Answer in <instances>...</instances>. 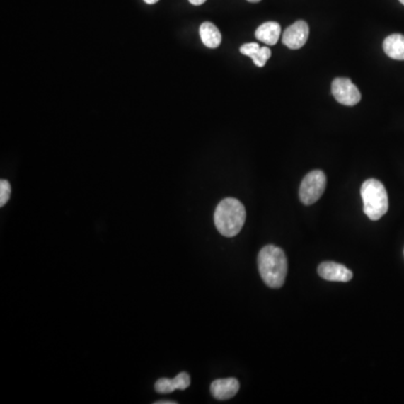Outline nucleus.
Instances as JSON below:
<instances>
[{"label":"nucleus","mask_w":404,"mask_h":404,"mask_svg":"<svg viewBox=\"0 0 404 404\" xmlns=\"http://www.w3.org/2000/svg\"><path fill=\"white\" fill-rule=\"evenodd\" d=\"M258 270L267 287L279 289L284 284L288 273V260L279 247L267 245L260 250L258 258Z\"/></svg>","instance_id":"obj_1"},{"label":"nucleus","mask_w":404,"mask_h":404,"mask_svg":"<svg viewBox=\"0 0 404 404\" xmlns=\"http://www.w3.org/2000/svg\"><path fill=\"white\" fill-rule=\"evenodd\" d=\"M214 225L223 236L233 237L242 231L246 220V209L241 201L226 198L214 210Z\"/></svg>","instance_id":"obj_2"},{"label":"nucleus","mask_w":404,"mask_h":404,"mask_svg":"<svg viewBox=\"0 0 404 404\" xmlns=\"http://www.w3.org/2000/svg\"><path fill=\"white\" fill-rule=\"evenodd\" d=\"M364 212L371 220H379L388 212V197L386 187L376 179L364 182L361 189Z\"/></svg>","instance_id":"obj_3"},{"label":"nucleus","mask_w":404,"mask_h":404,"mask_svg":"<svg viewBox=\"0 0 404 404\" xmlns=\"http://www.w3.org/2000/svg\"><path fill=\"white\" fill-rule=\"evenodd\" d=\"M327 185L325 174L321 170H315L308 173L302 180L299 197L302 204L310 206L317 202L323 197Z\"/></svg>","instance_id":"obj_4"},{"label":"nucleus","mask_w":404,"mask_h":404,"mask_svg":"<svg viewBox=\"0 0 404 404\" xmlns=\"http://www.w3.org/2000/svg\"><path fill=\"white\" fill-rule=\"evenodd\" d=\"M331 91L335 99L345 106H355L361 101V93L352 80L337 78L331 84Z\"/></svg>","instance_id":"obj_5"},{"label":"nucleus","mask_w":404,"mask_h":404,"mask_svg":"<svg viewBox=\"0 0 404 404\" xmlns=\"http://www.w3.org/2000/svg\"><path fill=\"white\" fill-rule=\"evenodd\" d=\"M309 38V25L304 21H298L289 26L283 34L282 42L291 50L301 49Z\"/></svg>","instance_id":"obj_6"},{"label":"nucleus","mask_w":404,"mask_h":404,"mask_svg":"<svg viewBox=\"0 0 404 404\" xmlns=\"http://www.w3.org/2000/svg\"><path fill=\"white\" fill-rule=\"evenodd\" d=\"M318 275L331 282H348L353 279V272L342 264L323 262L318 267Z\"/></svg>","instance_id":"obj_7"},{"label":"nucleus","mask_w":404,"mask_h":404,"mask_svg":"<svg viewBox=\"0 0 404 404\" xmlns=\"http://www.w3.org/2000/svg\"><path fill=\"white\" fill-rule=\"evenodd\" d=\"M212 396L217 400H229L238 393L239 382L236 379H220L214 381L210 386Z\"/></svg>","instance_id":"obj_8"},{"label":"nucleus","mask_w":404,"mask_h":404,"mask_svg":"<svg viewBox=\"0 0 404 404\" xmlns=\"http://www.w3.org/2000/svg\"><path fill=\"white\" fill-rule=\"evenodd\" d=\"M190 375L182 372L174 379H160L155 383V391L158 393H172L175 390H185L190 386Z\"/></svg>","instance_id":"obj_9"},{"label":"nucleus","mask_w":404,"mask_h":404,"mask_svg":"<svg viewBox=\"0 0 404 404\" xmlns=\"http://www.w3.org/2000/svg\"><path fill=\"white\" fill-rule=\"evenodd\" d=\"M241 53L250 57L255 65L262 68L271 57L272 52L269 47H260L258 43H247L241 47Z\"/></svg>","instance_id":"obj_10"},{"label":"nucleus","mask_w":404,"mask_h":404,"mask_svg":"<svg viewBox=\"0 0 404 404\" xmlns=\"http://www.w3.org/2000/svg\"><path fill=\"white\" fill-rule=\"evenodd\" d=\"M281 35V26L277 22H266L256 30L255 36L258 41L266 45H275Z\"/></svg>","instance_id":"obj_11"},{"label":"nucleus","mask_w":404,"mask_h":404,"mask_svg":"<svg viewBox=\"0 0 404 404\" xmlns=\"http://www.w3.org/2000/svg\"><path fill=\"white\" fill-rule=\"evenodd\" d=\"M383 50L386 55L394 60H404V35L392 34L386 38Z\"/></svg>","instance_id":"obj_12"},{"label":"nucleus","mask_w":404,"mask_h":404,"mask_svg":"<svg viewBox=\"0 0 404 404\" xmlns=\"http://www.w3.org/2000/svg\"><path fill=\"white\" fill-rule=\"evenodd\" d=\"M200 37L202 43L209 49H217L221 44V34L216 25L210 22H204L201 24Z\"/></svg>","instance_id":"obj_13"},{"label":"nucleus","mask_w":404,"mask_h":404,"mask_svg":"<svg viewBox=\"0 0 404 404\" xmlns=\"http://www.w3.org/2000/svg\"><path fill=\"white\" fill-rule=\"evenodd\" d=\"M11 195V187L7 180L0 181V207L5 206L8 202Z\"/></svg>","instance_id":"obj_14"},{"label":"nucleus","mask_w":404,"mask_h":404,"mask_svg":"<svg viewBox=\"0 0 404 404\" xmlns=\"http://www.w3.org/2000/svg\"><path fill=\"white\" fill-rule=\"evenodd\" d=\"M189 1H190V4H192V5L200 6L206 3L207 0H189Z\"/></svg>","instance_id":"obj_15"},{"label":"nucleus","mask_w":404,"mask_h":404,"mask_svg":"<svg viewBox=\"0 0 404 404\" xmlns=\"http://www.w3.org/2000/svg\"><path fill=\"white\" fill-rule=\"evenodd\" d=\"M177 403V402H174V401H158V402H155V404H175Z\"/></svg>","instance_id":"obj_16"},{"label":"nucleus","mask_w":404,"mask_h":404,"mask_svg":"<svg viewBox=\"0 0 404 404\" xmlns=\"http://www.w3.org/2000/svg\"><path fill=\"white\" fill-rule=\"evenodd\" d=\"M145 3L149 4V5H153V4H156L160 0H144Z\"/></svg>","instance_id":"obj_17"},{"label":"nucleus","mask_w":404,"mask_h":404,"mask_svg":"<svg viewBox=\"0 0 404 404\" xmlns=\"http://www.w3.org/2000/svg\"><path fill=\"white\" fill-rule=\"evenodd\" d=\"M247 1H250V3H260V0H247Z\"/></svg>","instance_id":"obj_18"},{"label":"nucleus","mask_w":404,"mask_h":404,"mask_svg":"<svg viewBox=\"0 0 404 404\" xmlns=\"http://www.w3.org/2000/svg\"><path fill=\"white\" fill-rule=\"evenodd\" d=\"M400 3L403 4L404 5V0H400Z\"/></svg>","instance_id":"obj_19"}]
</instances>
